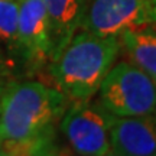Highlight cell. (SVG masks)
Here are the masks:
<instances>
[{
    "instance_id": "obj_1",
    "label": "cell",
    "mask_w": 156,
    "mask_h": 156,
    "mask_svg": "<svg viewBox=\"0 0 156 156\" xmlns=\"http://www.w3.org/2000/svg\"><path fill=\"white\" fill-rule=\"evenodd\" d=\"M120 51L119 36L81 30L49 62L52 81L69 101L91 100L112 69Z\"/></svg>"
},
{
    "instance_id": "obj_2",
    "label": "cell",
    "mask_w": 156,
    "mask_h": 156,
    "mask_svg": "<svg viewBox=\"0 0 156 156\" xmlns=\"http://www.w3.org/2000/svg\"><path fill=\"white\" fill-rule=\"evenodd\" d=\"M68 104L56 87L39 81L9 83L0 103V137L22 140L55 130Z\"/></svg>"
},
{
    "instance_id": "obj_3",
    "label": "cell",
    "mask_w": 156,
    "mask_h": 156,
    "mask_svg": "<svg viewBox=\"0 0 156 156\" xmlns=\"http://www.w3.org/2000/svg\"><path fill=\"white\" fill-rule=\"evenodd\" d=\"M97 93L98 103L116 117L156 114V83L132 62L113 65Z\"/></svg>"
},
{
    "instance_id": "obj_4",
    "label": "cell",
    "mask_w": 156,
    "mask_h": 156,
    "mask_svg": "<svg viewBox=\"0 0 156 156\" xmlns=\"http://www.w3.org/2000/svg\"><path fill=\"white\" fill-rule=\"evenodd\" d=\"M61 119V132L75 156H103L112 151L114 117L98 101H69Z\"/></svg>"
},
{
    "instance_id": "obj_5",
    "label": "cell",
    "mask_w": 156,
    "mask_h": 156,
    "mask_svg": "<svg viewBox=\"0 0 156 156\" xmlns=\"http://www.w3.org/2000/svg\"><path fill=\"white\" fill-rule=\"evenodd\" d=\"M156 23V0H85L81 30L106 36Z\"/></svg>"
},
{
    "instance_id": "obj_6",
    "label": "cell",
    "mask_w": 156,
    "mask_h": 156,
    "mask_svg": "<svg viewBox=\"0 0 156 156\" xmlns=\"http://www.w3.org/2000/svg\"><path fill=\"white\" fill-rule=\"evenodd\" d=\"M17 45L20 65L30 73L51 61L49 20L42 0H19Z\"/></svg>"
},
{
    "instance_id": "obj_7",
    "label": "cell",
    "mask_w": 156,
    "mask_h": 156,
    "mask_svg": "<svg viewBox=\"0 0 156 156\" xmlns=\"http://www.w3.org/2000/svg\"><path fill=\"white\" fill-rule=\"evenodd\" d=\"M110 140L122 156H156V114L114 117Z\"/></svg>"
},
{
    "instance_id": "obj_8",
    "label": "cell",
    "mask_w": 156,
    "mask_h": 156,
    "mask_svg": "<svg viewBox=\"0 0 156 156\" xmlns=\"http://www.w3.org/2000/svg\"><path fill=\"white\" fill-rule=\"evenodd\" d=\"M49 20L51 61L67 46L81 25L85 0H42ZM49 61V62H51Z\"/></svg>"
},
{
    "instance_id": "obj_9",
    "label": "cell",
    "mask_w": 156,
    "mask_h": 156,
    "mask_svg": "<svg viewBox=\"0 0 156 156\" xmlns=\"http://www.w3.org/2000/svg\"><path fill=\"white\" fill-rule=\"evenodd\" d=\"M119 39L130 62L156 83V23L127 29L119 35Z\"/></svg>"
},
{
    "instance_id": "obj_10",
    "label": "cell",
    "mask_w": 156,
    "mask_h": 156,
    "mask_svg": "<svg viewBox=\"0 0 156 156\" xmlns=\"http://www.w3.org/2000/svg\"><path fill=\"white\" fill-rule=\"evenodd\" d=\"M19 0H0V55L9 67L20 64L17 45Z\"/></svg>"
},
{
    "instance_id": "obj_11",
    "label": "cell",
    "mask_w": 156,
    "mask_h": 156,
    "mask_svg": "<svg viewBox=\"0 0 156 156\" xmlns=\"http://www.w3.org/2000/svg\"><path fill=\"white\" fill-rule=\"evenodd\" d=\"M5 156H62L56 132L51 130L22 140H6Z\"/></svg>"
},
{
    "instance_id": "obj_12",
    "label": "cell",
    "mask_w": 156,
    "mask_h": 156,
    "mask_svg": "<svg viewBox=\"0 0 156 156\" xmlns=\"http://www.w3.org/2000/svg\"><path fill=\"white\" fill-rule=\"evenodd\" d=\"M9 73H10V67H9V64L6 62V59L3 58V56L0 55V77L3 78Z\"/></svg>"
},
{
    "instance_id": "obj_13",
    "label": "cell",
    "mask_w": 156,
    "mask_h": 156,
    "mask_svg": "<svg viewBox=\"0 0 156 156\" xmlns=\"http://www.w3.org/2000/svg\"><path fill=\"white\" fill-rule=\"evenodd\" d=\"M6 153V140L0 137V156H5Z\"/></svg>"
},
{
    "instance_id": "obj_14",
    "label": "cell",
    "mask_w": 156,
    "mask_h": 156,
    "mask_svg": "<svg viewBox=\"0 0 156 156\" xmlns=\"http://www.w3.org/2000/svg\"><path fill=\"white\" fill-rule=\"evenodd\" d=\"M6 85H7V84L0 77V103H2V97H3V93H5V90H6Z\"/></svg>"
},
{
    "instance_id": "obj_15",
    "label": "cell",
    "mask_w": 156,
    "mask_h": 156,
    "mask_svg": "<svg viewBox=\"0 0 156 156\" xmlns=\"http://www.w3.org/2000/svg\"><path fill=\"white\" fill-rule=\"evenodd\" d=\"M103 156H122V155H119V153H116L114 151H110V152H107L106 155H103Z\"/></svg>"
},
{
    "instance_id": "obj_16",
    "label": "cell",
    "mask_w": 156,
    "mask_h": 156,
    "mask_svg": "<svg viewBox=\"0 0 156 156\" xmlns=\"http://www.w3.org/2000/svg\"><path fill=\"white\" fill-rule=\"evenodd\" d=\"M62 156H75V155H74V153L73 155H69V153H67L65 151H62Z\"/></svg>"
}]
</instances>
